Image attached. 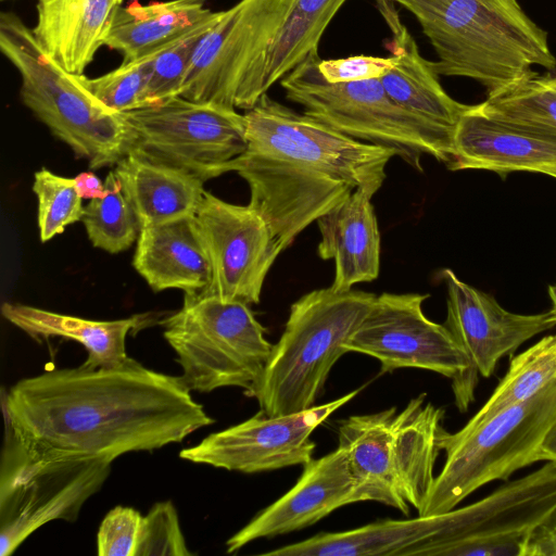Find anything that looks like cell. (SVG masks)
I'll use <instances>...</instances> for the list:
<instances>
[{
    "mask_svg": "<svg viewBox=\"0 0 556 556\" xmlns=\"http://www.w3.org/2000/svg\"><path fill=\"white\" fill-rule=\"evenodd\" d=\"M7 428L33 457L102 459L153 451L214 424L180 376L132 358L113 368L51 369L4 399Z\"/></svg>",
    "mask_w": 556,
    "mask_h": 556,
    "instance_id": "6da1fadb",
    "label": "cell"
},
{
    "mask_svg": "<svg viewBox=\"0 0 556 556\" xmlns=\"http://www.w3.org/2000/svg\"><path fill=\"white\" fill-rule=\"evenodd\" d=\"M409 11L433 47L439 76L478 81L494 97L532 75L555 71L546 30L517 0H393Z\"/></svg>",
    "mask_w": 556,
    "mask_h": 556,
    "instance_id": "7a4b0ae2",
    "label": "cell"
},
{
    "mask_svg": "<svg viewBox=\"0 0 556 556\" xmlns=\"http://www.w3.org/2000/svg\"><path fill=\"white\" fill-rule=\"evenodd\" d=\"M426 396L412 399L401 412L391 407L339 421L338 446L348 454L354 504L375 501L405 516L409 506L422 507L446 431L445 410Z\"/></svg>",
    "mask_w": 556,
    "mask_h": 556,
    "instance_id": "3957f363",
    "label": "cell"
},
{
    "mask_svg": "<svg viewBox=\"0 0 556 556\" xmlns=\"http://www.w3.org/2000/svg\"><path fill=\"white\" fill-rule=\"evenodd\" d=\"M0 50L21 76L24 105L90 169L116 165L132 151L136 135L123 113L108 108L78 74L52 60L13 12L0 14Z\"/></svg>",
    "mask_w": 556,
    "mask_h": 556,
    "instance_id": "277c9868",
    "label": "cell"
},
{
    "mask_svg": "<svg viewBox=\"0 0 556 556\" xmlns=\"http://www.w3.org/2000/svg\"><path fill=\"white\" fill-rule=\"evenodd\" d=\"M375 298L370 292L337 291L329 286L296 300L262 376L247 394L257 400L260 412L274 417L315 406Z\"/></svg>",
    "mask_w": 556,
    "mask_h": 556,
    "instance_id": "5b68a950",
    "label": "cell"
},
{
    "mask_svg": "<svg viewBox=\"0 0 556 556\" xmlns=\"http://www.w3.org/2000/svg\"><path fill=\"white\" fill-rule=\"evenodd\" d=\"M318 51L311 53L281 80L286 98L303 113L358 141L381 146L416 170L430 155L448 167L454 134L399 105L380 78L328 83L318 66Z\"/></svg>",
    "mask_w": 556,
    "mask_h": 556,
    "instance_id": "8992f818",
    "label": "cell"
},
{
    "mask_svg": "<svg viewBox=\"0 0 556 556\" xmlns=\"http://www.w3.org/2000/svg\"><path fill=\"white\" fill-rule=\"evenodd\" d=\"M160 325L190 391L239 387L248 394L273 350L250 305L215 295L186 292L181 308Z\"/></svg>",
    "mask_w": 556,
    "mask_h": 556,
    "instance_id": "52a82bcc",
    "label": "cell"
},
{
    "mask_svg": "<svg viewBox=\"0 0 556 556\" xmlns=\"http://www.w3.org/2000/svg\"><path fill=\"white\" fill-rule=\"evenodd\" d=\"M555 419L556 380L471 430L445 431V463L418 515L446 513L484 484L507 480L539 462L540 445Z\"/></svg>",
    "mask_w": 556,
    "mask_h": 556,
    "instance_id": "ba28073f",
    "label": "cell"
},
{
    "mask_svg": "<svg viewBox=\"0 0 556 556\" xmlns=\"http://www.w3.org/2000/svg\"><path fill=\"white\" fill-rule=\"evenodd\" d=\"M292 0H239L200 40L179 96L248 111L264 94L263 64Z\"/></svg>",
    "mask_w": 556,
    "mask_h": 556,
    "instance_id": "9c48e42d",
    "label": "cell"
},
{
    "mask_svg": "<svg viewBox=\"0 0 556 556\" xmlns=\"http://www.w3.org/2000/svg\"><path fill=\"white\" fill-rule=\"evenodd\" d=\"M111 464L33 457L7 428L0 472V555H11L52 520L75 521L108 479Z\"/></svg>",
    "mask_w": 556,
    "mask_h": 556,
    "instance_id": "30bf717a",
    "label": "cell"
},
{
    "mask_svg": "<svg viewBox=\"0 0 556 556\" xmlns=\"http://www.w3.org/2000/svg\"><path fill=\"white\" fill-rule=\"evenodd\" d=\"M123 115L136 135L131 152L203 181L225 174L248 148L244 114L236 109L175 96Z\"/></svg>",
    "mask_w": 556,
    "mask_h": 556,
    "instance_id": "8fae6325",
    "label": "cell"
},
{
    "mask_svg": "<svg viewBox=\"0 0 556 556\" xmlns=\"http://www.w3.org/2000/svg\"><path fill=\"white\" fill-rule=\"evenodd\" d=\"M556 507V463L448 511L445 538L419 556H522L527 540Z\"/></svg>",
    "mask_w": 556,
    "mask_h": 556,
    "instance_id": "7c38bea8",
    "label": "cell"
},
{
    "mask_svg": "<svg viewBox=\"0 0 556 556\" xmlns=\"http://www.w3.org/2000/svg\"><path fill=\"white\" fill-rule=\"evenodd\" d=\"M248 151L292 153L371 197L387 178L394 151L352 139L263 94L244 111Z\"/></svg>",
    "mask_w": 556,
    "mask_h": 556,
    "instance_id": "4fadbf2b",
    "label": "cell"
},
{
    "mask_svg": "<svg viewBox=\"0 0 556 556\" xmlns=\"http://www.w3.org/2000/svg\"><path fill=\"white\" fill-rule=\"evenodd\" d=\"M429 294L389 293L376 295L366 317L349 339V352L380 362V374L400 368H420L452 380L469 369L466 353L445 325L429 319L422 309Z\"/></svg>",
    "mask_w": 556,
    "mask_h": 556,
    "instance_id": "5bb4252c",
    "label": "cell"
},
{
    "mask_svg": "<svg viewBox=\"0 0 556 556\" xmlns=\"http://www.w3.org/2000/svg\"><path fill=\"white\" fill-rule=\"evenodd\" d=\"M441 274L447 290L444 325L469 361L465 376L452 383L455 405L464 413L475 400L479 377H491L504 356L553 329L556 315L552 309L538 314L509 312L491 294L459 279L452 269L446 268Z\"/></svg>",
    "mask_w": 556,
    "mask_h": 556,
    "instance_id": "9a60e30c",
    "label": "cell"
},
{
    "mask_svg": "<svg viewBox=\"0 0 556 556\" xmlns=\"http://www.w3.org/2000/svg\"><path fill=\"white\" fill-rule=\"evenodd\" d=\"M195 217L212 265V281L200 293L257 304L283 251L268 223L250 204L229 203L207 191Z\"/></svg>",
    "mask_w": 556,
    "mask_h": 556,
    "instance_id": "2e32d148",
    "label": "cell"
},
{
    "mask_svg": "<svg viewBox=\"0 0 556 556\" xmlns=\"http://www.w3.org/2000/svg\"><path fill=\"white\" fill-rule=\"evenodd\" d=\"M358 390L306 410L282 416L262 412L199 444L180 451V458L230 471L254 473L305 465L316 444L311 435L328 417L350 402Z\"/></svg>",
    "mask_w": 556,
    "mask_h": 556,
    "instance_id": "e0dca14e",
    "label": "cell"
},
{
    "mask_svg": "<svg viewBox=\"0 0 556 556\" xmlns=\"http://www.w3.org/2000/svg\"><path fill=\"white\" fill-rule=\"evenodd\" d=\"M354 479L346 452L338 446L304 465L296 483L280 498L257 514L227 542V553L247 544L309 527L333 510L354 504Z\"/></svg>",
    "mask_w": 556,
    "mask_h": 556,
    "instance_id": "ac0fdd59",
    "label": "cell"
},
{
    "mask_svg": "<svg viewBox=\"0 0 556 556\" xmlns=\"http://www.w3.org/2000/svg\"><path fill=\"white\" fill-rule=\"evenodd\" d=\"M451 170L556 174V134L501 121L470 105L453 136Z\"/></svg>",
    "mask_w": 556,
    "mask_h": 556,
    "instance_id": "d6986e66",
    "label": "cell"
},
{
    "mask_svg": "<svg viewBox=\"0 0 556 556\" xmlns=\"http://www.w3.org/2000/svg\"><path fill=\"white\" fill-rule=\"evenodd\" d=\"M391 0H377V7L392 36L389 48L394 64L380 81L399 105L418 117L454 134L470 108L454 100L443 89L432 61L420 53L414 37L400 18Z\"/></svg>",
    "mask_w": 556,
    "mask_h": 556,
    "instance_id": "ffe728a7",
    "label": "cell"
},
{
    "mask_svg": "<svg viewBox=\"0 0 556 556\" xmlns=\"http://www.w3.org/2000/svg\"><path fill=\"white\" fill-rule=\"evenodd\" d=\"M371 195L355 189L320 216L318 255L334 262L330 287L348 291L361 282H370L380 273L381 241Z\"/></svg>",
    "mask_w": 556,
    "mask_h": 556,
    "instance_id": "44dd1931",
    "label": "cell"
},
{
    "mask_svg": "<svg viewBox=\"0 0 556 556\" xmlns=\"http://www.w3.org/2000/svg\"><path fill=\"white\" fill-rule=\"evenodd\" d=\"M132 265L154 292H201L212 281V265L195 215L140 229Z\"/></svg>",
    "mask_w": 556,
    "mask_h": 556,
    "instance_id": "7402d4cb",
    "label": "cell"
},
{
    "mask_svg": "<svg viewBox=\"0 0 556 556\" xmlns=\"http://www.w3.org/2000/svg\"><path fill=\"white\" fill-rule=\"evenodd\" d=\"M124 0H37L31 28L46 53L72 74H84L104 46Z\"/></svg>",
    "mask_w": 556,
    "mask_h": 556,
    "instance_id": "603a6c76",
    "label": "cell"
},
{
    "mask_svg": "<svg viewBox=\"0 0 556 556\" xmlns=\"http://www.w3.org/2000/svg\"><path fill=\"white\" fill-rule=\"evenodd\" d=\"M114 166L140 229L197 214L205 191L199 177L135 152Z\"/></svg>",
    "mask_w": 556,
    "mask_h": 556,
    "instance_id": "cb8c5ba5",
    "label": "cell"
},
{
    "mask_svg": "<svg viewBox=\"0 0 556 556\" xmlns=\"http://www.w3.org/2000/svg\"><path fill=\"white\" fill-rule=\"evenodd\" d=\"M207 0H167L121 5L111 22L104 46L127 63L161 51L211 20L217 11Z\"/></svg>",
    "mask_w": 556,
    "mask_h": 556,
    "instance_id": "d4e9b609",
    "label": "cell"
},
{
    "mask_svg": "<svg viewBox=\"0 0 556 556\" xmlns=\"http://www.w3.org/2000/svg\"><path fill=\"white\" fill-rule=\"evenodd\" d=\"M3 317L34 339L60 337L78 342L87 352L81 364L88 368L122 366L126 354V337L146 325L144 315L115 320H91L60 314L35 306L5 302Z\"/></svg>",
    "mask_w": 556,
    "mask_h": 556,
    "instance_id": "484cf974",
    "label": "cell"
},
{
    "mask_svg": "<svg viewBox=\"0 0 556 556\" xmlns=\"http://www.w3.org/2000/svg\"><path fill=\"white\" fill-rule=\"evenodd\" d=\"M348 0H292L266 52L262 91L280 81L311 53L318 51L323 34Z\"/></svg>",
    "mask_w": 556,
    "mask_h": 556,
    "instance_id": "4316f807",
    "label": "cell"
},
{
    "mask_svg": "<svg viewBox=\"0 0 556 556\" xmlns=\"http://www.w3.org/2000/svg\"><path fill=\"white\" fill-rule=\"evenodd\" d=\"M555 380L556 333L543 337L510 358L491 396L462 429L478 427L501 410L534 396Z\"/></svg>",
    "mask_w": 556,
    "mask_h": 556,
    "instance_id": "83f0119b",
    "label": "cell"
},
{
    "mask_svg": "<svg viewBox=\"0 0 556 556\" xmlns=\"http://www.w3.org/2000/svg\"><path fill=\"white\" fill-rule=\"evenodd\" d=\"M477 106L488 116L556 134V72L535 71Z\"/></svg>",
    "mask_w": 556,
    "mask_h": 556,
    "instance_id": "f1b7e54d",
    "label": "cell"
},
{
    "mask_svg": "<svg viewBox=\"0 0 556 556\" xmlns=\"http://www.w3.org/2000/svg\"><path fill=\"white\" fill-rule=\"evenodd\" d=\"M106 194L84 207L81 222L94 248L116 254L130 248L140 227L113 170L105 177Z\"/></svg>",
    "mask_w": 556,
    "mask_h": 556,
    "instance_id": "f546056e",
    "label": "cell"
},
{
    "mask_svg": "<svg viewBox=\"0 0 556 556\" xmlns=\"http://www.w3.org/2000/svg\"><path fill=\"white\" fill-rule=\"evenodd\" d=\"M33 191L38 200V228L41 242L62 233L68 225L81 220L83 199L75 179L41 168L34 175Z\"/></svg>",
    "mask_w": 556,
    "mask_h": 556,
    "instance_id": "4dcf8cb0",
    "label": "cell"
},
{
    "mask_svg": "<svg viewBox=\"0 0 556 556\" xmlns=\"http://www.w3.org/2000/svg\"><path fill=\"white\" fill-rule=\"evenodd\" d=\"M157 52L122 63L98 77L90 78L81 74L78 78L108 108L119 113L138 110L146 106V91Z\"/></svg>",
    "mask_w": 556,
    "mask_h": 556,
    "instance_id": "1f68e13d",
    "label": "cell"
},
{
    "mask_svg": "<svg viewBox=\"0 0 556 556\" xmlns=\"http://www.w3.org/2000/svg\"><path fill=\"white\" fill-rule=\"evenodd\" d=\"M220 15L222 11H217L211 20L156 53L146 91V106L179 96L200 40Z\"/></svg>",
    "mask_w": 556,
    "mask_h": 556,
    "instance_id": "d6a6232c",
    "label": "cell"
},
{
    "mask_svg": "<svg viewBox=\"0 0 556 556\" xmlns=\"http://www.w3.org/2000/svg\"><path fill=\"white\" fill-rule=\"evenodd\" d=\"M190 556L177 510L169 501L159 502L142 517L135 556Z\"/></svg>",
    "mask_w": 556,
    "mask_h": 556,
    "instance_id": "836d02e7",
    "label": "cell"
},
{
    "mask_svg": "<svg viewBox=\"0 0 556 556\" xmlns=\"http://www.w3.org/2000/svg\"><path fill=\"white\" fill-rule=\"evenodd\" d=\"M142 515L132 507L116 506L102 520L97 534L99 556H135Z\"/></svg>",
    "mask_w": 556,
    "mask_h": 556,
    "instance_id": "e575fe53",
    "label": "cell"
},
{
    "mask_svg": "<svg viewBox=\"0 0 556 556\" xmlns=\"http://www.w3.org/2000/svg\"><path fill=\"white\" fill-rule=\"evenodd\" d=\"M394 64L393 56L354 55L318 61L321 75L328 83H350L381 78Z\"/></svg>",
    "mask_w": 556,
    "mask_h": 556,
    "instance_id": "d590c367",
    "label": "cell"
},
{
    "mask_svg": "<svg viewBox=\"0 0 556 556\" xmlns=\"http://www.w3.org/2000/svg\"><path fill=\"white\" fill-rule=\"evenodd\" d=\"M522 556H556V507L531 531Z\"/></svg>",
    "mask_w": 556,
    "mask_h": 556,
    "instance_id": "8d00e7d4",
    "label": "cell"
},
{
    "mask_svg": "<svg viewBox=\"0 0 556 556\" xmlns=\"http://www.w3.org/2000/svg\"><path fill=\"white\" fill-rule=\"evenodd\" d=\"M75 187L81 199H100L106 194V188L93 172H84L75 178Z\"/></svg>",
    "mask_w": 556,
    "mask_h": 556,
    "instance_id": "74e56055",
    "label": "cell"
},
{
    "mask_svg": "<svg viewBox=\"0 0 556 556\" xmlns=\"http://www.w3.org/2000/svg\"><path fill=\"white\" fill-rule=\"evenodd\" d=\"M538 460L556 463V419L548 428L540 445Z\"/></svg>",
    "mask_w": 556,
    "mask_h": 556,
    "instance_id": "f35d334b",
    "label": "cell"
},
{
    "mask_svg": "<svg viewBox=\"0 0 556 556\" xmlns=\"http://www.w3.org/2000/svg\"><path fill=\"white\" fill-rule=\"evenodd\" d=\"M548 294L552 300V311L556 315V285L548 286Z\"/></svg>",
    "mask_w": 556,
    "mask_h": 556,
    "instance_id": "ab89813d",
    "label": "cell"
},
{
    "mask_svg": "<svg viewBox=\"0 0 556 556\" xmlns=\"http://www.w3.org/2000/svg\"><path fill=\"white\" fill-rule=\"evenodd\" d=\"M552 177H553V178H556V174H554Z\"/></svg>",
    "mask_w": 556,
    "mask_h": 556,
    "instance_id": "60d3db41",
    "label": "cell"
},
{
    "mask_svg": "<svg viewBox=\"0 0 556 556\" xmlns=\"http://www.w3.org/2000/svg\"><path fill=\"white\" fill-rule=\"evenodd\" d=\"M391 1H393V0H391Z\"/></svg>",
    "mask_w": 556,
    "mask_h": 556,
    "instance_id": "b9f144b4",
    "label": "cell"
}]
</instances>
